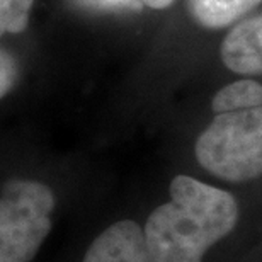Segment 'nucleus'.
I'll use <instances>...</instances> for the list:
<instances>
[{
    "label": "nucleus",
    "instance_id": "nucleus-1",
    "mask_svg": "<svg viewBox=\"0 0 262 262\" xmlns=\"http://www.w3.org/2000/svg\"><path fill=\"white\" fill-rule=\"evenodd\" d=\"M170 201L155 208L143 233L151 262H201L238 222V204L230 192L191 176H176Z\"/></svg>",
    "mask_w": 262,
    "mask_h": 262
},
{
    "label": "nucleus",
    "instance_id": "nucleus-5",
    "mask_svg": "<svg viewBox=\"0 0 262 262\" xmlns=\"http://www.w3.org/2000/svg\"><path fill=\"white\" fill-rule=\"evenodd\" d=\"M222 61L240 75H262V12L228 31L220 46Z\"/></svg>",
    "mask_w": 262,
    "mask_h": 262
},
{
    "label": "nucleus",
    "instance_id": "nucleus-11",
    "mask_svg": "<svg viewBox=\"0 0 262 262\" xmlns=\"http://www.w3.org/2000/svg\"><path fill=\"white\" fill-rule=\"evenodd\" d=\"M143 4L150 9H165L174 4V0H143Z\"/></svg>",
    "mask_w": 262,
    "mask_h": 262
},
{
    "label": "nucleus",
    "instance_id": "nucleus-3",
    "mask_svg": "<svg viewBox=\"0 0 262 262\" xmlns=\"http://www.w3.org/2000/svg\"><path fill=\"white\" fill-rule=\"evenodd\" d=\"M55 194L38 181L5 182L0 194V262H29L51 230Z\"/></svg>",
    "mask_w": 262,
    "mask_h": 262
},
{
    "label": "nucleus",
    "instance_id": "nucleus-10",
    "mask_svg": "<svg viewBox=\"0 0 262 262\" xmlns=\"http://www.w3.org/2000/svg\"><path fill=\"white\" fill-rule=\"evenodd\" d=\"M72 2L77 7L87 10H109V9L129 7V5L143 2V0H72Z\"/></svg>",
    "mask_w": 262,
    "mask_h": 262
},
{
    "label": "nucleus",
    "instance_id": "nucleus-8",
    "mask_svg": "<svg viewBox=\"0 0 262 262\" xmlns=\"http://www.w3.org/2000/svg\"><path fill=\"white\" fill-rule=\"evenodd\" d=\"M34 0H0V31L17 34L28 28Z\"/></svg>",
    "mask_w": 262,
    "mask_h": 262
},
{
    "label": "nucleus",
    "instance_id": "nucleus-2",
    "mask_svg": "<svg viewBox=\"0 0 262 262\" xmlns=\"http://www.w3.org/2000/svg\"><path fill=\"white\" fill-rule=\"evenodd\" d=\"M196 159L228 182L262 176V107L216 114L196 140Z\"/></svg>",
    "mask_w": 262,
    "mask_h": 262
},
{
    "label": "nucleus",
    "instance_id": "nucleus-9",
    "mask_svg": "<svg viewBox=\"0 0 262 262\" xmlns=\"http://www.w3.org/2000/svg\"><path fill=\"white\" fill-rule=\"evenodd\" d=\"M17 63L7 51H2V70H0V96L5 97L12 91L15 80H17Z\"/></svg>",
    "mask_w": 262,
    "mask_h": 262
},
{
    "label": "nucleus",
    "instance_id": "nucleus-4",
    "mask_svg": "<svg viewBox=\"0 0 262 262\" xmlns=\"http://www.w3.org/2000/svg\"><path fill=\"white\" fill-rule=\"evenodd\" d=\"M83 262H151L145 233L138 223L121 220L99 233L89 245Z\"/></svg>",
    "mask_w": 262,
    "mask_h": 262
},
{
    "label": "nucleus",
    "instance_id": "nucleus-6",
    "mask_svg": "<svg viewBox=\"0 0 262 262\" xmlns=\"http://www.w3.org/2000/svg\"><path fill=\"white\" fill-rule=\"evenodd\" d=\"M262 0H187L192 19L206 29H222L250 12Z\"/></svg>",
    "mask_w": 262,
    "mask_h": 262
},
{
    "label": "nucleus",
    "instance_id": "nucleus-7",
    "mask_svg": "<svg viewBox=\"0 0 262 262\" xmlns=\"http://www.w3.org/2000/svg\"><path fill=\"white\" fill-rule=\"evenodd\" d=\"M262 107V85L252 78L232 82L214 94L211 109L214 114Z\"/></svg>",
    "mask_w": 262,
    "mask_h": 262
}]
</instances>
